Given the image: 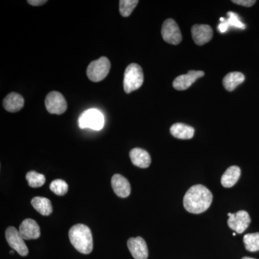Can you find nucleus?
<instances>
[{
  "instance_id": "obj_28",
  "label": "nucleus",
  "mask_w": 259,
  "mask_h": 259,
  "mask_svg": "<svg viewBox=\"0 0 259 259\" xmlns=\"http://www.w3.org/2000/svg\"><path fill=\"white\" fill-rule=\"evenodd\" d=\"M47 2V0H28V3L32 6H40L46 4Z\"/></svg>"
},
{
  "instance_id": "obj_27",
  "label": "nucleus",
  "mask_w": 259,
  "mask_h": 259,
  "mask_svg": "<svg viewBox=\"0 0 259 259\" xmlns=\"http://www.w3.org/2000/svg\"><path fill=\"white\" fill-rule=\"evenodd\" d=\"M218 29L221 33H224L229 29V26H228V23H227L226 20L218 25Z\"/></svg>"
},
{
  "instance_id": "obj_23",
  "label": "nucleus",
  "mask_w": 259,
  "mask_h": 259,
  "mask_svg": "<svg viewBox=\"0 0 259 259\" xmlns=\"http://www.w3.org/2000/svg\"><path fill=\"white\" fill-rule=\"evenodd\" d=\"M139 3L138 0H120L119 7L120 15L125 18L129 17Z\"/></svg>"
},
{
  "instance_id": "obj_3",
  "label": "nucleus",
  "mask_w": 259,
  "mask_h": 259,
  "mask_svg": "<svg viewBox=\"0 0 259 259\" xmlns=\"http://www.w3.org/2000/svg\"><path fill=\"white\" fill-rule=\"evenodd\" d=\"M142 68L137 64H131L126 68L124 74L123 88L127 94L139 90L144 83Z\"/></svg>"
},
{
  "instance_id": "obj_9",
  "label": "nucleus",
  "mask_w": 259,
  "mask_h": 259,
  "mask_svg": "<svg viewBox=\"0 0 259 259\" xmlns=\"http://www.w3.org/2000/svg\"><path fill=\"white\" fill-rule=\"evenodd\" d=\"M228 225L231 229L237 233H243L248 228L250 223V218L245 210H240L236 213H228Z\"/></svg>"
},
{
  "instance_id": "obj_24",
  "label": "nucleus",
  "mask_w": 259,
  "mask_h": 259,
  "mask_svg": "<svg viewBox=\"0 0 259 259\" xmlns=\"http://www.w3.org/2000/svg\"><path fill=\"white\" fill-rule=\"evenodd\" d=\"M68 188H69V187H68L67 184L62 180L53 181L50 185V190L54 194L59 196H63L67 193Z\"/></svg>"
},
{
  "instance_id": "obj_18",
  "label": "nucleus",
  "mask_w": 259,
  "mask_h": 259,
  "mask_svg": "<svg viewBox=\"0 0 259 259\" xmlns=\"http://www.w3.org/2000/svg\"><path fill=\"white\" fill-rule=\"evenodd\" d=\"M170 133L174 137L182 140H188L193 138L194 129L190 125L183 123H175L170 128Z\"/></svg>"
},
{
  "instance_id": "obj_5",
  "label": "nucleus",
  "mask_w": 259,
  "mask_h": 259,
  "mask_svg": "<svg viewBox=\"0 0 259 259\" xmlns=\"http://www.w3.org/2000/svg\"><path fill=\"white\" fill-rule=\"evenodd\" d=\"M110 61L107 57L100 58L97 60L93 61L90 63L87 70V74L89 79L94 82H99L106 78L109 72H110Z\"/></svg>"
},
{
  "instance_id": "obj_7",
  "label": "nucleus",
  "mask_w": 259,
  "mask_h": 259,
  "mask_svg": "<svg viewBox=\"0 0 259 259\" xmlns=\"http://www.w3.org/2000/svg\"><path fill=\"white\" fill-rule=\"evenodd\" d=\"M161 35L165 41L172 45H178L182 40L180 29L173 19H167L163 22Z\"/></svg>"
},
{
  "instance_id": "obj_13",
  "label": "nucleus",
  "mask_w": 259,
  "mask_h": 259,
  "mask_svg": "<svg viewBox=\"0 0 259 259\" xmlns=\"http://www.w3.org/2000/svg\"><path fill=\"white\" fill-rule=\"evenodd\" d=\"M19 232L24 240L37 239L40 236V227L34 220L25 219L20 224Z\"/></svg>"
},
{
  "instance_id": "obj_8",
  "label": "nucleus",
  "mask_w": 259,
  "mask_h": 259,
  "mask_svg": "<svg viewBox=\"0 0 259 259\" xmlns=\"http://www.w3.org/2000/svg\"><path fill=\"white\" fill-rule=\"evenodd\" d=\"M46 107L51 114L61 115L67 110L66 99L59 92H51L48 94L45 100Z\"/></svg>"
},
{
  "instance_id": "obj_25",
  "label": "nucleus",
  "mask_w": 259,
  "mask_h": 259,
  "mask_svg": "<svg viewBox=\"0 0 259 259\" xmlns=\"http://www.w3.org/2000/svg\"><path fill=\"white\" fill-rule=\"evenodd\" d=\"M228 20H226V22L229 28L230 27H235V28L242 29V30L245 29V24L242 23L239 16L236 13L228 12Z\"/></svg>"
},
{
  "instance_id": "obj_12",
  "label": "nucleus",
  "mask_w": 259,
  "mask_h": 259,
  "mask_svg": "<svg viewBox=\"0 0 259 259\" xmlns=\"http://www.w3.org/2000/svg\"><path fill=\"white\" fill-rule=\"evenodd\" d=\"M192 35L196 44L202 46L212 40L213 30L208 25H194L192 28Z\"/></svg>"
},
{
  "instance_id": "obj_4",
  "label": "nucleus",
  "mask_w": 259,
  "mask_h": 259,
  "mask_svg": "<svg viewBox=\"0 0 259 259\" xmlns=\"http://www.w3.org/2000/svg\"><path fill=\"white\" fill-rule=\"evenodd\" d=\"M78 124L81 129L90 128L94 131H100L104 127L105 118L100 110L92 108L81 114L78 120Z\"/></svg>"
},
{
  "instance_id": "obj_6",
  "label": "nucleus",
  "mask_w": 259,
  "mask_h": 259,
  "mask_svg": "<svg viewBox=\"0 0 259 259\" xmlns=\"http://www.w3.org/2000/svg\"><path fill=\"white\" fill-rule=\"evenodd\" d=\"M5 237L10 246L21 256H26L28 254V248L25 243V240L20 235V232L14 228L9 227L5 232Z\"/></svg>"
},
{
  "instance_id": "obj_20",
  "label": "nucleus",
  "mask_w": 259,
  "mask_h": 259,
  "mask_svg": "<svg viewBox=\"0 0 259 259\" xmlns=\"http://www.w3.org/2000/svg\"><path fill=\"white\" fill-rule=\"evenodd\" d=\"M31 204L34 209H36L42 215L49 216L53 212L51 201L45 197H34L31 200Z\"/></svg>"
},
{
  "instance_id": "obj_26",
  "label": "nucleus",
  "mask_w": 259,
  "mask_h": 259,
  "mask_svg": "<svg viewBox=\"0 0 259 259\" xmlns=\"http://www.w3.org/2000/svg\"><path fill=\"white\" fill-rule=\"evenodd\" d=\"M232 2L235 3V4L241 5V6L243 7H247V8L253 6V5L256 3L255 0H233V1Z\"/></svg>"
},
{
  "instance_id": "obj_16",
  "label": "nucleus",
  "mask_w": 259,
  "mask_h": 259,
  "mask_svg": "<svg viewBox=\"0 0 259 259\" xmlns=\"http://www.w3.org/2000/svg\"><path fill=\"white\" fill-rule=\"evenodd\" d=\"M24 99L18 93H12L7 95L3 100V107L7 111L17 112L24 106Z\"/></svg>"
},
{
  "instance_id": "obj_17",
  "label": "nucleus",
  "mask_w": 259,
  "mask_h": 259,
  "mask_svg": "<svg viewBox=\"0 0 259 259\" xmlns=\"http://www.w3.org/2000/svg\"><path fill=\"white\" fill-rule=\"evenodd\" d=\"M241 168L237 166L229 167L221 177V185L226 188L233 187L241 177Z\"/></svg>"
},
{
  "instance_id": "obj_19",
  "label": "nucleus",
  "mask_w": 259,
  "mask_h": 259,
  "mask_svg": "<svg viewBox=\"0 0 259 259\" xmlns=\"http://www.w3.org/2000/svg\"><path fill=\"white\" fill-rule=\"evenodd\" d=\"M245 80V76L241 72H231L225 76L223 80V84L225 89L228 92H232L243 83Z\"/></svg>"
},
{
  "instance_id": "obj_1",
  "label": "nucleus",
  "mask_w": 259,
  "mask_h": 259,
  "mask_svg": "<svg viewBox=\"0 0 259 259\" xmlns=\"http://www.w3.org/2000/svg\"><path fill=\"white\" fill-rule=\"evenodd\" d=\"M212 202V194L203 185H197L186 192L184 197V207L187 212L200 214L210 207Z\"/></svg>"
},
{
  "instance_id": "obj_10",
  "label": "nucleus",
  "mask_w": 259,
  "mask_h": 259,
  "mask_svg": "<svg viewBox=\"0 0 259 259\" xmlns=\"http://www.w3.org/2000/svg\"><path fill=\"white\" fill-rule=\"evenodd\" d=\"M204 73L202 71H190L187 74L177 76L173 81V87L175 90H186L192 86L199 78L202 77Z\"/></svg>"
},
{
  "instance_id": "obj_22",
  "label": "nucleus",
  "mask_w": 259,
  "mask_h": 259,
  "mask_svg": "<svg viewBox=\"0 0 259 259\" xmlns=\"http://www.w3.org/2000/svg\"><path fill=\"white\" fill-rule=\"evenodd\" d=\"M26 180L28 181L29 186L32 188L42 187L46 182L45 176L44 175L34 171H29L27 174Z\"/></svg>"
},
{
  "instance_id": "obj_14",
  "label": "nucleus",
  "mask_w": 259,
  "mask_h": 259,
  "mask_svg": "<svg viewBox=\"0 0 259 259\" xmlns=\"http://www.w3.org/2000/svg\"><path fill=\"white\" fill-rule=\"evenodd\" d=\"M112 187L116 195L121 198H126L131 194V185L128 180L120 175H115L112 177Z\"/></svg>"
},
{
  "instance_id": "obj_30",
  "label": "nucleus",
  "mask_w": 259,
  "mask_h": 259,
  "mask_svg": "<svg viewBox=\"0 0 259 259\" xmlns=\"http://www.w3.org/2000/svg\"><path fill=\"white\" fill-rule=\"evenodd\" d=\"M13 253H14V250H11V251H10V253H11V254H13Z\"/></svg>"
},
{
  "instance_id": "obj_31",
  "label": "nucleus",
  "mask_w": 259,
  "mask_h": 259,
  "mask_svg": "<svg viewBox=\"0 0 259 259\" xmlns=\"http://www.w3.org/2000/svg\"><path fill=\"white\" fill-rule=\"evenodd\" d=\"M233 236H236V233H233Z\"/></svg>"
},
{
  "instance_id": "obj_11",
  "label": "nucleus",
  "mask_w": 259,
  "mask_h": 259,
  "mask_svg": "<svg viewBox=\"0 0 259 259\" xmlns=\"http://www.w3.org/2000/svg\"><path fill=\"white\" fill-rule=\"evenodd\" d=\"M127 247L135 259H147L148 250L147 244L141 237L130 238Z\"/></svg>"
},
{
  "instance_id": "obj_2",
  "label": "nucleus",
  "mask_w": 259,
  "mask_h": 259,
  "mask_svg": "<svg viewBox=\"0 0 259 259\" xmlns=\"http://www.w3.org/2000/svg\"><path fill=\"white\" fill-rule=\"evenodd\" d=\"M70 242L80 253L89 254L93 249V238L88 226L77 224L71 227L69 232Z\"/></svg>"
},
{
  "instance_id": "obj_29",
  "label": "nucleus",
  "mask_w": 259,
  "mask_h": 259,
  "mask_svg": "<svg viewBox=\"0 0 259 259\" xmlns=\"http://www.w3.org/2000/svg\"><path fill=\"white\" fill-rule=\"evenodd\" d=\"M242 259H255V258H250V257H243V258Z\"/></svg>"
},
{
  "instance_id": "obj_15",
  "label": "nucleus",
  "mask_w": 259,
  "mask_h": 259,
  "mask_svg": "<svg viewBox=\"0 0 259 259\" xmlns=\"http://www.w3.org/2000/svg\"><path fill=\"white\" fill-rule=\"evenodd\" d=\"M130 158L135 166L146 168L150 166L151 158L149 153L142 148H136L130 152Z\"/></svg>"
},
{
  "instance_id": "obj_21",
  "label": "nucleus",
  "mask_w": 259,
  "mask_h": 259,
  "mask_svg": "<svg viewBox=\"0 0 259 259\" xmlns=\"http://www.w3.org/2000/svg\"><path fill=\"white\" fill-rule=\"evenodd\" d=\"M245 249L250 252L259 250V233H248L243 237Z\"/></svg>"
}]
</instances>
